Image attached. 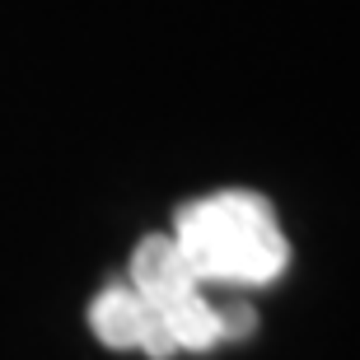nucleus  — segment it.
Returning <instances> with one entry per match:
<instances>
[{
  "instance_id": "obj_3",
  "label": "nucleus",
  "mask_w": 360,
  "mask_h": 360,
  "mask_svg": "<svg viewBox=\"0 0 360 360\" xmlns=\"http://www.w3.org/2000/svg\"><path fill=\"white\" fill-rule=\"evenodd\" d=\"M146 304H169L187 290H201V281L192 276L187 257L178 253V243L169 234H150L136 243L131 253V281H127Z\"/></svg>"
},
{
  "instance_id": "obj_2",
  "label": "nucleus",
  "mask_w": 360,
  "mask_h": 360,
  "mask_svg": "<svg viewBox=\"0 0 360 360\" xmlns=\"http://www.w3.org/2000/svg\"><path fill=\"white\" fill-rule=\"evenodd\" d=\"M89 328H94V337L112 351H146V356H155V360L174 356L160 319H155V309H150L131 285H112V290L98 295L89 304Z\"/></svg>"
},
{
  "instance_id": "obj_1",
  "label": "nucleus",
  "mask_w": 360,
  "mask_h": 360,
  "mask_svg": "<svg viewBox=\"0 0 360 360\" xmlns=\"http://www.w3.org/2000/svg\"><path fill=\"white\" fill-rule=\"evenodd\" d=\"M169 239L178 243L201 285H271L290 262V243L276 215L253 192H215L183 206Z\"/></svg>"
}]
</instances>
